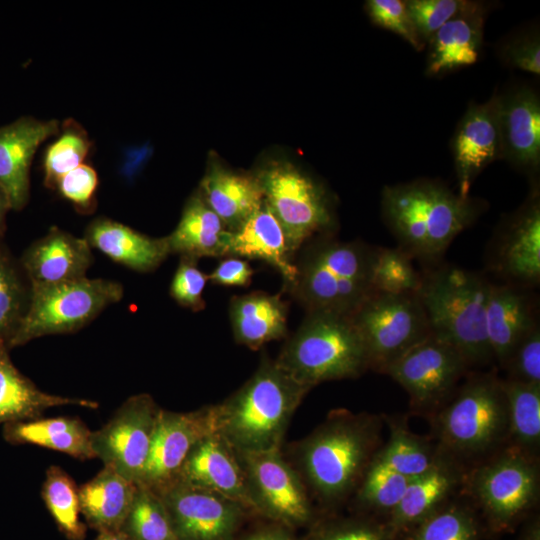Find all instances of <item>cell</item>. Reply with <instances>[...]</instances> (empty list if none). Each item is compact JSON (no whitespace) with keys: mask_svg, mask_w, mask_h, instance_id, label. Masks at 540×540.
<instances>
[{"mask_svg":"<svg viewBox=\"0 0 540 540\" xmlns=\"http://www.w3.org/2000/svg\"><path fill=\"white\" fill-rule=\"evenodd\" d=\"M383 424L382 415L335 409L312 432L289 445L286 459L320 514L335 513L350 501L382 446Z\"/></svg>","mask_w":540,"mask_h":540,"instance_id":"cell-1","label":"cell"},{"mask_svg":"<svg viewBox=\"0 0 540 540\" xmlns=\"http://www.w3.org/2000/svg\"><path fill=\"white\" fill-rule=\"evenodd\" d=\"M365 8L376 26L397 34L418 51L423 49L425 44L414 27L405 1L368 0Z\"/></svg>","mask_w":540,"mask_h":540,"instance_id":"cell-45","label":"cell"},{"mask_svg":"<svg viewBox=\"0 0 540 540\" xmlns=\"http://www.w3.org/2000/svg\"><path fill=\"white\" fill-rule=\"evenodd\" d=\"M464 474L457 466L441 459L428 472L410 479L399 504L385 521L393 540H398L458 494Z\"/></svg>","mask_w":540,"mask_h":540,"instance_id":"cell-25","label":"cell"},{"mask_svg":"<svg viewBox=\"0 0 540 540\" xmlns=\"http://www.w3.org/2000/svg\"><path fill=\"white\" fill-rule=\"evenodd\" d=\"M7 347H0V424L41 417L53 407L76 405L97 409L96 401L50 394L39 389L13 364Z\"/></svg>","mask_w":540,"mask_h":540,"instance_id":"cell-29","label":"cell"},{"mask_svg":"<svg viewBox=\"0 0 540 540\" xmlns=\"http://www.w3.org/2000/svg\"><path fill=\"white\" fill-rule=\"evenodd\" d=\"M237 453L255 515L293 530L313 524L319 513L281 449Z\"/></svg>","mask_w":540,"mask_h":540,"instance_id":"cell-12","label":"cell"},{"mask_svg":"<svg viewBox=\"0 0 540 540\" xmlns=\"http://www.w3.org/2000/svg\"><path fill=\"white\" fill-rule=\"evenodd\" d=\"M30 291L19 261L0 240V347L9 349L28 307Z\"/></svg>","mask_w":540,"mask_h":540,"instance_id":"cell-39","label":"cell"},{"mask_svg":"<svg viewBox=\"0 0 540 540\" xmlns=\"http://www.w3.org/2000/svg\"><path fill=\"white\" fill-rule=\"evenodd\" d=\"M255 176L293 254L312 237L330 233L334 225L331 204L313 179L288 162L270 163Z\"/></svg>","mask_w":540,"mask_h":540,"instance_id":"cell-11","label":"cell"},{"mask_svg":"<svg viewBox=\"0 0 540 540\" xmlns=\"http://www.w3.org/2000/svg\"><path fill=\"white\" fill-rule=\"evenodd\" d=\"M95 540H131L128 535L120 530L99 532Z\"/></svg>","mask_w":540,"mask_h":540,"instance_id":"cell-53","label":"cell"},{"mask_svg":"<svg viewBox=\"0 0 540 540\" xmlns=\"http://www.w3.org/2000/svg\"><path fill=\"white\" fill-rule=\"evenodd\" d=\"M177 540H236L248 516L240 503L217 493L174 482L156 493Z\"/></svg>","mask_w":540,"mask_h":540,"instance_id":"cell-15","label":"cell"},{"mask_svg":"<svg viewBox=\"0 0 540 540\" xmlns=\"http://www.w3.org/2000/svg\"><path fill=\"white\" fill-rule=\"evenodd\" d=\"M92 431L78 417H38L3 425V438L12 445H36L80 460L96 458Z\"/></svg>","mask_w":540,"mask_h":540,"instance_id":"cell-31","label":"cell"},{"mask_svg":"<svg viewBox=\"0 0 540 540\" xmlns=\"http://www.w3.org/2000/svg\"><path fill=\"white\" fill-rule=\"evenodd\" d=\"M41 496L59 531L67 539H85L86 525L81 521L79 487L64 469L51 465L46 470Z\"/></svg>","mask_w":540,"mask_h":540,"instance_id":"cell-38","label":"cell"},{"mask_svg":"<svg viewBox=\"0 0 540 540\" xmlns=\"http://www.w3.org/2000/svg\"><path fill=\"white\" fill-rule=\"evenodd\" d=\"M99 178L96 170L84 163L65 174L55 190L61 197L72 203L81 213L91 212L96 205V191Z\"/></svg>","mask_w":540,"mask_h":540,"instance_id":"cell-48","label":"cell"},{"mask_svg":"<svg viewBox=\"0 0 540 540\" xmlns=\"http://www.w3.org/2000/svg\"><path fill=\"white\" fill-rule=\"evenodd\" d=\"M480 515L460 491L398 540H481Z\"/></svg>","mask_w":540,"mask_h":540,"instance_id":"cell-35","label":"cell"},{"mask_svg":"<svg viewBox=\"0 0 540 540\" xmlns=\"http://www.w3.org/2000/svg\"><path fill=\"white\" fill-rule=\"evenodd\" d=\"M501 158L535 177L540 167V98L526 86L499 94Z\"/></svg>","mask_w":540,"mask_h":540,"instance_id":"cell-21","label":"cell"},{"mask_svg":"<svg viewBox=\"0 0 540 540\" xmlns=\"http://www.w3.org/2000/svg\"><path fill=\"white\" fill-rule=\"evenodd\" d=\"M498 56L510 68L534 75L540 74V41L535 30L506 39L500 44Z\"/></svg>","mask_w":540,"mask_h":540,"instance_id":"cell-49","label":"cell"},{"mask_svg":"<svg viewBox=\"0 0 540 540\" xmlns=\"http://www.w3.org/2000/svg\"><path fill=\"white\" fill-rule=\"evenodd\" d=\"M198 193L231 232L238 229L264 201L255 175L237 173L216 162L209 165Z\"/></svg>","mask_w":540,"mask_h":540,"instance_id":"cell-28","label":"cell"},{"mask_svg":"<svg viewBox=\"0 0 540 540\" xmlns=\"http://www.w3.org/2000/svg\"><path fill=\"white\" fill-rule=\"evenodd\" d=\"M93 261L84 237L52 227L24 251L19 263L30 285H52L86 277Z\"/></svg>","mask_w":540,"mask_h":540,"instance_id":"cell-22","label":"cell"},{"mask_svg":"<svg viewBox=\"0 0 540 540\" xmlns=\"http://www.w3.org/2000/svg\"><path fill=\"white\" fill-rule=\"evenodd\" d=\"M469 372L453 346L430 334L392 363L385 374L406 391L411 412L429 420Z\"/></svg>","mask_w":540,"mask_h":540,"instance_id":"cell-13","label":"cell"},{"mask_svg":"<svg viewBox=\"0 0 540 540\" xmlns=\"http://www.w3.org/2000/svg\"><path fill=\"white\" fill-rule=\"evenodd\" d=\"M382 417L388 426L389 438L374 459L408 479L428 472L441 460L431 437L413 433L405 416Z\"/></svg>","mask_w":540,"mask_h":540,"instance_id":"cell-34","label":"cell"},{"mask_svg":"<svg viewBox=\"0 0 540 540\" xmlns=\"http://www.w3.org/2000/svg\"><path fill=\"white\" fill-rule=\"evenodd\" d=\"M490 283L480 273L446 265L422 274L417 293L431 334L453 346L471 371L494 363L486 334Z\"/></svg>","mask_w":540,"mask_h":540,"instance_id":"cell-6","label":"cell"},{"mask_svg":"<svg viewBox=\"0 0 540 540\" xmlns=\"http://www.w3.org/2000/svg\"><path fill=\"white\" fill-rule=\"evenodd\" d=\"M429 421L440 459L465 473L509 444L502 379L492 372H469Z\"/></svg>","mask_w":540,"mask_h":540,"instance_id":"cell-3","label":"cell"},{"mask_svg":"<svg viewBox=\"0 0 540 540\" xmlns=\"http://www.w3.org/2000/svg\"><path fill=\"white\" fill-rule=\"evenodd\" d=\"M252 275L253 269L246 260L229 256L219 262L208 279L222 286H247Z\"/></svg>","mask_w":540,"mask_h":540,"instance_id":"cell-50","label":"cell"},{"mask_svg":"<svg viewBox=\"0 0 540 540\" xmlns=\"http://www.w3.org/2000/svg\"><path fill=\"white\" fill-rule=\"evenodd\" d=\"M212 431L211 405L190 412L161 409L138 484L158 493L174 483L191 449Z\"/></svg>","mask_w":540,"mask_h":540,"instance_id":"cell-17","label":"cell"},{"mask_svg":"<svg viewBox=\"0 0 540 540\" xmlns=\"http://www.w3.org/2000/svg\"><path fill=\"white\" fill-rule=\"evenodd\" d=\"M137 484L103 467L79 487L81 513L98 532L120 530L133 503Z\"/></svg>","mask_w":540,"mask_h":540,"instance_id":"cell-33","label":"cell"},{"mask_svg":"<svg viewBox=\"0 0 540 540\" xmlns=\"http://www.w3.org/2000/svg\"><path fill=\"white\" fill-rule=\"evenodd\" d=\"M208 276L197 266V260L180 257L170 285L171 297L181 306L193 311L204 309L202 297Z\"/></svg>","mask_w":540,"mask_h":540,"instance_id":"cell-47","label":"cell"},{"mask_svg":"<svg viewBox=\"0 0 540 540\" xmlns=\"http://www.w3.org/2000/svg\"><path fill=\"white\" fill-rule=\"evenodd\" d=\"M229 318L235 341L257 350L286 336L288 306L280 294L252 292L230 300Z\"/></svg>","mask_w":540,"mask_h":540,"instance_id":"cell-30","label":"cell"},{"mask_svg":"<svg viewBox=\"0 0 540 540\" xmlns=\"http://www.w3.org/2000/svg\"><path fill=\"white\" fill-rule=\"evenodd\" d=\"M310 390L275 360L264 358L238 390L211 405L214 430L237 452L279 450L296 409Z\"/></svg>","mask_w":540,"mask_h":540,"instance_id":"cell-4","label":"cell"},{"mask_svg":"<svg viewBox=\"0 0 540 540\" xmlns=\"http://www.w3.org/2000/svg\"><path fill=\"white\" fill-rule=\"evenodd\" d=\"M509 418V444L539 459L540 385L502 379Z\"/></svg>","mask_w":540,"mask_h":540,"instance_id":"cell-36","label":"cell"},{"mask_svg":"<svg viewBox=\"0 0 540 540\" xmlns=\"http://www.w3.org/2000/svg\"><path fill=\"white\" fill-rule=\"evenodd\" d=\"M286 290L310 312L350 316L374 291L375 247L361 241H340L330 233L307 241Z\"/></svg>","mask_w":540,"mask_h":540,"instance_id":"cell-5","label":"cell"},{"mask_svg":"<svg viewBox=\"0 0 540 540\" xmlns=\"http://www.w3.org/2000/svg\"><path fill=\"white\" fill-rule=\"evenodd\" d=\"M9 210H11V207L8 198L0 187V238H2L6 230V217Z\"/></svg>","mask_w":540,"mask_h":540,"instance_id":"cell-52","label":"cell"},{"mask_svg":"<svg viewBox=\"0 0 540 540\" xmlns=\"http://www.w3.org/2000/svg\"><path fill=\"white\" fill-rule=\"evenodd\" d=\"M30 286L28 307L10 350L39 337L76 332L124 295L121 283L102 278Z\"/></svg>","mask_w":540,"mask_h":540,"instance_id":"cell-9","label":"cell"},{"mask_svg":"<svg viewBox=\"0 0 540 540\" xmlns=\"http://www.w3.org/2000/svg\"><path fill=\"white\" fill-rule=\"evenodd\" d=\"M175 482L232 499L255 515L239 455L216 431L205 435L194 445Z\"/></svg>","mask_w":540,"mask_h":540,"instance_id":"cell-19","label":"cell"},{"mask_svg":"<svg viewBox=\"0 0 540 540\" xmlns=\"http://www.w3.org/2000/svg\"><path fill=\"white\" fill-rule=\"evenodd\" d=\"M457 193L468 197L476 177L501 159L499 94L481 104L471 103L460 119L451 141Z\"/></svg>","mask_w":540,"mask_h":540,"instance_id":"cell-18","label":"cell"},{"mask_svg":"<svg viewBox=\"0 0 540 540\" xmlns=\"http://www.w3.org/2000/svg\"><path fill=\"white\" fill-rule=\"evenodd\" d=\"M409 481L373 459L350 499L355 514L385 522L399 504Z\"/></svg>","mask_w":540,"mask_h":540,"instance_id":"cell-37","label":"cell"},{"mask_svg":"<svg viewBox=\"0 0 540 540\" xmlns=\"http://www.w3.org/2000/svg\"><path fill=\"white\" fill-rule=\"evenodd\" d=\"M161 409L147 393L126 399L104 426L92 431L95 457L104 467L138 484Z\"/></svg>","mask_w":540,"mask_h":540,"instance_id":"cell-14","label":"cell"},{"mask_svg":"<svg viewBox=\"0 0 540 540\" xmlns=\"http://www.w3.org/2000/svg\"><path fill=\"white\" fill-rule=\"evenodd\" d=\"M60 123L24 116L0 127V187L11 210L23 209L30 195V167L41 144L58 135Z\"/></svg>","mask_w":540,"mask_h":540,"instance_id":"cell-20","label":"cell"},{"mask_svg":"<svg viewBox=\"0 0 540 540\" xmlns=\"http://www.w3.org/2000/svg\"><path fill=\"white\" fill-rule=\"evenodd\" d=\"M486 207V202L461 197L432 179L385 186L381 197L383 220L398 248L413 260L430 265L439 262L451 242Z\"/></svg>","mask_w":540,"mask_h":540,"instance_id":"cell-2","label":"cell"},{"mask_svg":"<svg viewBox=\"0 0 540 540\" xmlns=\"http://www.w3.org/2000/svg\"><path fill=\"white\" fill-rule=\"evenodd\" d=\"M304 536L307 540H393L384 521L358 514H319Z\"/></svg>","mask_w":540,"mask_h":540,"instance_id":"cell-43","label":"cell"},{"mask_svg":"<svg viewBox=\"0 0 540 540\" xmlns=\"http://www.w3.org/2000/svg\"><path fill=\"white\" fill-rule=\"evenodd\" d=\"M488 268L504 283L532 288L540 282V193L534 183L521 206L498 226Z\"/></svg>","mask_w":540,"mask_h":540,"instance_id":"cell-16","label":"cell"},{"mask_svg":"<svg viewBox=\"0 0 540 540\" xmlns=\"http://www.w3.org/2000/svg\"><path fill=\"white\" fill-rule=\"evenodd\" d=\"M470 0H406L414 27L424 44L446 22L457 16Z\"/></svg>","mask_w":540,"mask_h":540,"instance_id":"cell-44","label":"cell"},{"mask_svg":"<svg viewBox=\"0 0 540 540\" xmlns=\"http://www.w3.org/2000/svg\"><path fill=\"white\" fill-rule=\"evenodd\" d=\"M461 492L490 532H512L538 503L539 459L508 445L466 471Z\"/></svg>","mask_w":540,"mask_h":540,"instance_id":"cell-8","label":"cell"},{"mask_svg":"<svg viewBox=\"0 0 540 540\" xmlns=\"http://www.w3.org/2000/svg\"><path fill=\"white\" fill-rule=\"evenodd\" d=\"M230 231L199 193L185 204L178 225L166 236L170 254L198 260L227 256Z\"/></svg>","mask_w":540,"mask_h":540,"instance_id":"cell-32","label":"cell"},{"mask_svg":"<svg viewBox=\"0 0 540 540\" xmlns=\"http://www.w3.org/2000/svg\"><path fill=\"white\" fill-rule=\"evenodd\" d=\"M349 318L363 343L369 369L382 374L431 334L417 294L373 292Z\"/></svg>","mask_w":540,"mask_h":540,"instance_id":"cell-10","label":"cell"},{"mask_svg":"<svg viewBox=\"0 0 540 540\" xmlns=\"http://www.w3.org/2000/svg\"><path fill=\"white\" fill-rule=\"evenodd\" d=\"M121 530L131 540H177L161 498L139 484Z\"/></svg>","mask_w":540,"mask_h":540,"instance_id":"cell-41","label":"cell"},{"mask_svg":"<svg viewBox=\"0 0 540 540\" xmlns=\"http://www.w3.org/2000/svg\"><path fill=\"white\" fill-rule=\"evenodd\" d=\"M505 379L540 385V326L531 329L513 348L504 366Z\"/></svg>","mask_w":540,"mask_h":540,"instance_id":"cell-46","label":"cell"},{"mask_svg":"<svg viewBox=\"0 0 540 540\" xmlns=\"http://www.w3.org/2000/svg\"><path fill=\"white\" fill-rule=\"evenodd\" d=\"M298 540H307L305 536L298 537Z\"/></svg>","mask_w":540,"mask_h":540,"instance_id":"cell-54","label":"cell"},{"mask_svg":"<svg viewBox=\"0 0 540 540\" xmlns=\"http://www.w3.org/2000/svg\"><path fill=\"white\" fill-rule=\"evenodd\" d=\"M236 540H298L295 530L277 522L266 520L243 534Z\"/></svg>","mask_w":540,"mask_h":540,"instance_id":"cell-51","label":"cell"},{"mask_svg":"<svg viewBox=\"0 0 540 540\" xmlns=\"http://www.w3.org/2000/svg\"><path fill=\"white\" fill-rule=\"evenodd\" d=\"M422 284V274L413 259L400 248L375 247L372 265L374 292L390 294H417Z\"/></svg>","mask_w":540,"mask_h":540,"instance_id":"cell-42","label":"cell"},{"mask_svg":"<svg viewBox=\"0 0 540 540\" xmlns=\"http://www.w3.org/2000/svg\"><path fill=\"white\" fill-rule=\"evenodd\" d=\"M275 362L311 389L326 381L357 378L369 370L363 343L349 316L331 312L306 313Z\"/></svg>","mask_w":540,"mask_h":540,"instance_id":"cell-7","label":"cell"},{"mask_svg":"<svg viewBox=\"0 0 540 540\" xmlns=\"http://www.w3.org/2000/svg\"><path fill=\"white\" fill-rule=\"evenodd\" d=\"M529 288L490 283L486 334L494 363L502 368L515 345L536 325V302Z\"/></svg>","mask_w":540,"mask_h":540,"instance_id":"cell-23","label":"cell"},{"mask_svg":"<svg viewBox=\"0 0 540 540\" xmlns=\"http://www.w3.org/2000/svg\"><path fill=\"white\" fill-rule=\"evenodd\" d=\"M58 134L43 159L44 184L52 190L65 174L84 164L92 147L87 132L73 120H66Z\"/></svg>","mask_w":540,"mask_h":540,"instance_id":"cell-40","label":"cell"},{"mask_svg":"<svg viewBox=\"0 0 540 540\" xmlns=\"http://www.w3.org/2000/svg\"><path fill=\"white\" fill-rule=\"evenodd\" d=\"M84 238L91 248L138 272L155 270L170 255L166 237L153 238L106 217L94 219Z\"/></svg>","mask_w":540,"mask_h":540,"instance_id":"cell-27","label":"cell"},{"mask_svg":"<svg viewBox=\"0 0 540 540\" xmlns=\"http://www.w3.org/2000/svg\"><path fill=\"white\" fill-rule=\"evenodd\" d=\"M227 256L268 263L281 274L285 289L296 277L293 253L285 233L265 201L238 229L230 231Z\"/></svg>","mask_w":540,"mask_h":540,"instance_id":"cell-26","label":"cell"},{"mask_svg":"<svg viewBox=\"0 0 540 540\" xmlns=\"http://www.w3.org/2000/svg\"><path fill=\"white\" fill-rule=\"evenodd\" d=\"M489 3L469 1L428 40L426 74L434 77L474 64L480 54Z\"/></svg>","mask_w":540,"mask_h":540,"instance_id":"cell-24","label":"cell"}]
</instances>
